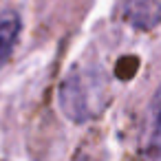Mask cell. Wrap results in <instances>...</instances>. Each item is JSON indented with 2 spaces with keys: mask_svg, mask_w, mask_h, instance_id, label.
<instances>
[{
  "mask_svg": "<svg viewBox=\"0 0 161 161\" xmlns=\"http://www.w3.org/2000/svg\"><path fill=\"white\" fill-rule=\"evenodd\" d=\"M106 99V82L93 71H73L60 88V106L75 121H86L99 115Z\"/></svg>",
  "mask_w": 161,
  "mask_h": 161,
  "instance_id": "cell-1",
  "label": "cell"
},
{
  "mask_svg": "<svg viewBox=\"0 0 161 161\" xmlns=\"http://www.w3.org/2000/svg\"><path fill=\"white\" fill-rule=\"evenodd\" d=\"M18 36H20V18L16 14L0 16V66L9 60Z\"/></svg>",
  "mask_w": 161,
  "mask_h": 161,
  "instance_id": "cell-4",
  "label": "cell"
},
{
  "mask_svg": "<svg viewBox=\"0 0 161 161\" xmlns=\"http://www.w3.org/2000/svg\"><path fill=\"white\" fill-rule=\"evenodd\" d=\"M143 159L161 161V86L157 88V93L150 102L148 130H146V139H143Z\"/></svg>",
  "mask_w": 161,
  "mask_h": 161,
  "instance_id": "cell-3",
  "label": "cell"
},
{
  "mask_svg": "<svg viewBox=\"0 0 161 161\" xmlns=\"http://www.w3.org/2000/svg\"><path fill=\"white\" fill-rule=\"evenodd\" d=\"M73 161H93V159H91L88 154H77V157H75Z\"/></svg>",
  "mask_w": 161,
  "mask_h": 161,
  "instance_id": "cell-5",
  "label": "cell"
},
{
  "mask_svg": "<svg viewBox=\"0 0 161 161\" xmlns=\"http://www.w3.org/2000/svg\"><path fill=\"white\" fill-rule=\"evenodd\" d=\"M124 16L139 29H152L161 20V0H119Z\"/></svg>",
  "mask_w": 161,
  "mask_h": 161,
  "instance_id": "cell-2",
  "label": "cell"
}]
</instances>
